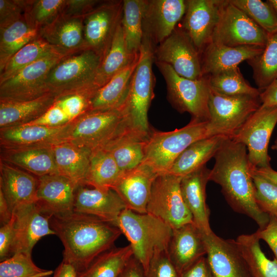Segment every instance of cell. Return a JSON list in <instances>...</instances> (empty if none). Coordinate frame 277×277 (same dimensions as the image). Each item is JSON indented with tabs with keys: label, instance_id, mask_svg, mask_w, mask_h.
Here are the masks:
<instances>
[{
	"label": "cell",
	"instance_id": "7dc6e473",
	"mask_svg": "<svg viewBox=\"0 0 277 277\" xmlns=\"http://www.w3.org/2000/svg\"><path fill=\"white\" fill-rule=\"evenodd\" d=\"M256 203L260 209L269 216L277 217V184L252 172Z\"/></svg>",
	"mask_w": 277,
	"mask_h": 277
},
{
	"label": "cell",
	"instance_id": "816d5d0a",
	"mask_svg": "<svg viewBox=\"0 0 277 277\" xmlns=\"http://www.w3.org/2000/svg\"><path fill=\"white\" fill-rule=\"evenodd\" d=\"M15 216L13 213L11 220L2 225L0 228V260L3 261L10 257L14 238Z\"/></svg>",
	"mask_w": 277,
	"mask_h": 277
},
{
	"label": "cell",
	"instance_id": "3957f363",
	"mask_svg": "<svg viewBox=\"0 0 277 277\" xmlns=\"http://www.w3.org/2000/svg\"><path fill=\"white\" fill-rule=\"evenodd\" d=\"M129 241L133 256L146 272L156 253L167 251L173 229L149 214L124 209L113 224Z\"/></svg>",
	"mask_w": 277,
	"mask_h": 277
},
{
	"label": "cell",
	"instance_id": "8fae6325",
	"mask_svg": "<svg viewBox=\"0 0 277 277\" xmlns=\"http://www.w3.org/2000/svg\"><path fill=\"white\" fill-rule=\"evenodd\" d=\"M276 123L277 107L261 106L231 138L246 147L249 161L253 168L271 166L268 148Z\"/></svg>",
	"mask_w": 277,
	"mask_h": 277
},
{
	"label": "cell",
	"instance_id": "11a10c76",
	"mask_svg": "<svg viewBox=\"0 0 277 277\" xmlns=\"http://www.w3.org/2000/svg\"><path fill=\"white\" fill-rule=\"evenodd\" d=\"M180 277H214L207 257L200 258L180 274Z\"/></svg>",
	"mask_w": 277,
	"mask_h": 277
},
{
	"label": "cell",
	"instance_id": "6f0895ef",
	"mask_svg": "<svg viewBox=\"0 0 277 277\" xmlns=\"http://www.w3.org/2000/svg\"><path fill=\"white\" fill-rule=\"evenodd\" d=\"M120 277H145V271L142 265L133 256Z\"/></svg>",
	"mask_w": 277,
	"mask_h": 277
},
{
	"label": "cell",
	"instance_id": "8d00e7d4",
	"mask_svg": "<svg viewBox=\"0 0 277 277\" xmlns=\"http://www.w3.org/2000/svg\"><path fill=\"white\" fill-rule=\"evenodd\" d=\"M133 257L130 245L114 247L96 258L77 277H120L127 264Z\"/></svg>",
	"mask_w": 277,
	"mask_h": 277
},
{
	"label": "cell",
	"instance_id": "f5cc1de1",
	"mask_svg": "<svg viewBox=\"0 0 277 277\" xmlns=\"http://www.w3.org/2000/svg\"><path fill=\"white\" fill-rule=\"evenodd\" d=\"M101 1L66 0L62 14L75 16H84Z\"/></svg>",
	"mask_w": 277,
	"mask_h": 277
},
{
	"label": "cell",
	"instance_id": "c3c4849f",
	"mask_svg": "<svg viewBox=\"0 0 277 277\" xmlns=\"http://www.w3.org/2000/svg\"><path fill=\"white\" fill-rule=\"evenodd\" d=\"M145 277H180L167 251L156 253L145 272Z\"/></svg>",
	"mask_w": 277,
	"mask_h": 277
},
{
	"label": "cell",
	"instance_id": "4316f807",
	"mask_svg": "<svg viewBox=\"0 0 277 277\" xmlns=\"http://www.w3.org/2000/svg\"><path fill=\"white\" fill-rule=\"evenodd\" d=\"M52 145L1 147V160L37 177L59 174Z\"/></svg>",
	"mask_w": 277,
	"mask_h": 277
},
{
	"label": "cell",
	"instance_id": "ba28073f",
	"mask_svg": "<svg viewBox=\"0 0 277 277\" xmlns=\"http://www.w3.org/2000/svg\"><path fill=\"white\" fill-rule=\"evenodd\" d=\"M101 61V57L89 49L65 56L49 72L46 85L56 95L95 86L94 81Z\"/></svg>",
	"mask_w": 277,
	"mask_h": 277
},
{
	"label": "cell",
	"instance_id": "f907efd6",
	"mask_svg": "<svg viewBox=\"0 0 277 277\" xmlns=\"http://www.w3.org/2000/svg\"><path fill=\"white\" fill-rule=\"evenodd\" d=\"M70 121L63 110L54 103L40 117L25 125L58 127L69 123Z\"/></svg>",
	"mask_w": 277,
	"mask_h": 277
},
{
	"label": "cell",
	"instance_id": "83f0119b",
	"mask_svg": "<svg viewBox=\"0 0 277 277\" xmlns=\"http://www.w3.org/2000/svg\"><path fill=\"white\" fill-rule=\"evenodd\" d=\"M149 133L136 130L127 125L100 148L107 151L120 169L125 172L142 163Z\"/></svg>",
	"mask_w": 277,
	"mask_h": 277
},
{
	"label": "cell",
	"instance_id": "94428289",
	"mask_svg": "<svg viewBox=\"0 0 277 277\" xmlns=\"http://www.w3.org/2000/svg\"><path fill=\"white\" fill-rule=\"evenodd\" d=\"M253 170L258 174L277 184V171L273 170L271 166L265 168L253 169Z\"/></svg>",
	"mask_w": 277,
	"mask_h": 277
},
{
	"label": "cell",
	"instance_id": "ac0fdd59",
	"mask_svg": "<svg viewBox=\"0 0 277 277\" xmlns=\"http://www.w3.org/2000/svg\"><path fill=\"white\" fill-rule=\"evenodd\" d=\"M203 236L214 277H253L235 240H225L213 231Z\"/></svg>",
	"mask_w": 277,
	"mask_h": 277
},
{
	"label": "cell",
	"instance_id": "836d02e7",
	"mask_svg": "<svg viewBox=\"0 0 277 277\" xmlns=\"http://www.w3.org/2000/svg\"><path fill=\"white\" fill-rule=\"evenodd\" d=\"M227 138L215 135L195 141L176 158L167 174L183 177L206 165Z\"/></svg>",
	"mask_w": 277,
	"mask_h": 277
},
{
	"label": "cell",
	"instance_id": "9a60e30c",
	"mask_svg": "<svg viewBox=\"0 0 277 277\" xmlns=\"http://www.w3.org/2000/svg\"><path fill=\"white\" fill-rule=\"evenodd\" d=\"M154 60L170 65L182 77L193 80L203 77L201 54L181 26L154 48Z\"/></svg>",
	"mask_w": 277,
	"mask_h": 277
},
{
	"label": "cell",
	"instance_id": "d6a6232c",
	"mask_svg": "<svg viewBox=\"0 0 277 277\" xmlns=\"http://www.w3.org/2000/svg\"><path fill=\"white\" fill-rule=\"evenodd\" d=\"M55 97V94L49 93L29 101H0V129L24 125L35 120L53 105Z\"/></svg>",
	"mask_w": 277,
	"mask_h": 277
},
{
	"label": "cell",
	"instance_id": "bcb514c9",
	"mask_svg": "<svg viewBox=\"0 0 277 277\" xmlns=\"http://www.w3.org/2000/svg\"><path fill=\"white\" fill-rule=\"evenodd\" d=\"M54 271L41 268L31 254L15 253L0 263V277H50Z\"/></svg>",
	"mask_w": 277,
	"mask_h": 277
},
{
	"label": "cell",
	"instance_id": "7c38bea8",
	"mask_svg": "<svg viewBox=\"0 0 277 277\" xmlns=\"http://www.w3.org/2000/svg\"><path fill=\"white\" fill-rule=\"evenodd\" d=\"M269 35L229 0H224L211 42L228 47L265 46Z\"/></svg>",
	"mask_w": 277,
	"mask_h": 277
},
{
	"label": "cell",
	"instance_id": "f6af8a7d",
	"mask_svg": "<svg viewBox=\"0 0 277 277\" xmlns=\"http://www.w3.org/2000/svg\"><path fill=\"white\" fill-rule=\"evenodd\" d=\"M269 35L277 32V15L270 4L260 0H229Z\"/></svg>",
	"mask_w": 277,
	"mask_h": 277
},
{
	"label": "cell",
	"instance_id": "44dd1931",
	"mask_svg": "<svg viewBox=\"0 0 277 277\" xmlns=\"http://www.w3.org/2000/svg\"><path fill=\"white\" fill-rule=\"evenodd\" d=\"M157 176L148 166L141 163L124 172L112 189L122 199L127 208L146 213L152 187Z\"/></svg>",
	"mask_w": 277,
	"mask_h": 277
},
{
	"label": "cell",
	"instance_id": "60d3db41",
	"mask_svg": "<svg viewBox=\"0 0 277 277\" xmlns=\"http://www.w3.org/2000/svg\"><path fill=\"white\" fill-rule=\"evenodd\" d=\"M54 52L60 53L38 35L15 53L0 70V83L26 67Z\"/></svg>",
	"mask_w": 277,
	"mask_h": 277
},
{
	"label": "cell",
	"instance_id": "6125c7cd",
	"mask_svg": "<svg viewBox=\"0 0 277 277\" xmlns=\"http://www.w3.org/2000/svg\"><path fill=\"white\" fill-rule=\"evenodd\" d=\"M267 2L272 6L277 15V0H268Z\"/></svg>",
	"mask_w": 277,
	"mask_h": 277
},
{
	"label": "cell",
	"instance_id": "d4e9b609",
	"mask_svg": "<svg viewBox=\"0 0 277 277\" xmlns=\"http://www.w3.org/2000/svg\"><path fill=\"white\" fill-rule=\"evenodd\" d=\"M38 177L0 160V190L12 212L36 202Z\"/></svg>",
	"mask_w": 277,
	"mask_h": 277
},
{
	"label": "cell",
	"instance_id": "5bb4252c",
	"mask_svg": "<svg viewBox=\"0 0 277 277\" xmlns=\"http://www.w3.org/2000/svg\"><path fill=\"white\" fill-rule=\"evenodd\" d=\"M123 11V0L101 1L83 16L86 49L94 51L102 60L121 23Z\"/></svg>",
	"mask_w": 277,
	"mask_h": 277
},
{
	"label": "cell",
	"instance_id": "91938a15",
	"mask_svg": "<svg viewBox=\"0 0 277 277\" xmlns=\"http://www.w3.org/2000/svg\"><path fill=\"white\" fill-rule=\"evenodd\" d=\"M12 215L13 212L10 209L3 192L0 190V221L1 226L9 222L11 220Z\"/></svg>",
	"mask_w": 277,
	"mask_h": 277
},
{
	"label": "cell",
	"instance_id": "8992f818",
	"mask_svg": "<svg viewBox=\"0 0 277 277\" xmlns=\"http://www.w3.org/2000/svg\"><path fill=\"white\" fill-rule=\"evenodd\" d=\"M127 125L121 109L88 111L66 125L61 142L93 150L103 146Z\"/></svg>",
	"mask_w": 277,
	"mask_h": 277
},
{
	"label": "cell",
	"instance_id": "30bf717a",
	"mask_svg": "<svg viewBox=\"0 0 277 277\" xmlns=\"http://www.w3.org/2000/svg\"><path fill=\"white\" fill-rule=\"evenodd\" d=\"M181 179L169 174L158 175L153 182L147 206V213L172 229L193 223L181 193Z\"/></svg>",
	"mask_w": 277,
	"mask_h": 277
},
{
	"label": "cell",
	"instance_id": "f546056e",
	"mask_svg": "<svg viewBox=\"0 0 277 277\" xmlns=\"http://www.w3.org/2000/svg\"><path fill=\"white\" fill-rule=\"evenodd\" d=\"M140 52L124 69L98 88L93 96L89 111L120 109L127 96L132 75L137 67Z\"/></svg>",
	"mask_w": 277,
	"mask_h": 277
},
{
	"label": "cell",
	"instance_id": "680465c9",
	"mask_svg": "<svg viewBox=\"0 0 277 277\" xmlns=\"http://www.w3.org/2000/svg\"><path fill=\"white\" fill-rule=\"evenodd\" d=\"M52 277H77V272L71 264L62 261L54 271Z\"/></svg>",
	"mask_w": 277,
	"mask_h": 277
},
{
	"label": "cell",
	"instance_id": "4fadbf2b",
	"mask_svg": "<svg viewBox=\"0 0 277 277\" xmlns=\"http://www.w3.org/2000/svg\"><path fill=\"white\" fill-rule=\"evenodd\" d=\"M58 52L48 55L0 83L1 101H29L51 93L45 81L52 68L63 57Z\"/></svg>",
	"mask_w": 277,
	"mask_h": 277
},
{
	"label": "cell",
	"instance_id": "681fc988",
	"mask_svg": "<svg viewBox=\"0 0 277 277\" xmlns=\"http://www.w3.org/2000/svg\"><path fill=\"white\" fill-rule=\"evenodd\" d=\"M25 0H0V27L21 18L24 14Z\"/></svg>",
	"mask_w": 277,
	"mask_h": 277
},
{
	"label": "cell",
	"instance_id": "603a6c76",
	"mask_svg": "<svg viewBox=\"0 0 277 277\" xmlns=\"http://www.w3.org/2000/svg\"><path fill=\"white\" fill-rule=\"evenodd\" d=\"M126 205L112 189L101 190L79 185L76 190L73 211L96 216L112 224Z\"/></svg>",
	"mask_w": 277,
	"mask_h": 277
},
{
	"label": "cell",
	"instance_id": "f1b7e54d",
	"mask_svg": "<svg viewBox=\"0 0 277 277\" xmlns=\"http://www.w3.org/2000/svg\"><path fill=\"white\" fill-rule=\"evenodd\" d=\"M265 46L248 45L228 47L210 43L201 54L203 76L238 67L244 61L260 55Z\"/></svg>",
	"mask_w": 277,
	"mask_h": 277
},
{
	"label": "cell",
	"instance_id": "4dcf8cb0",
	"mask_svg": "<svg viewBox=\"0 0 277 277\" xmlns=\"http://www.w3.org/2000/svg\"><path fill=\"white\" fill-rule=\"evenodd\" d=\"M65 126L48 127L24 125L0 129L1 147L53 145L61 142Z\"/></svg>",
	"mask_w": 277,
	"mask_h": 277
},
{
	"label": "cell",
	"instance_id": "ffe728a7",
	"mask_svg": "<svg viewBox=\"0 0 277 277\" xmlns=\"http://www.w3.org/2000/svg\"><path fill=\"white\" fill-rule=\"evenodd\" d=\"M15 216L12 254H31L33 248L43 237L55 235L49 218L43 214L36 203L21 206L13 211Z\"/></svg>",
	"mask_w": 277,
	"mask_h": 277
},
{
	"label": "cell",
	"instance_id": "52a82bcc",
	"mask_svg": "<svg viewBox=\"0 0 277 277\" xmlns=\"http://www.w3.org/2000/svg\"><path fill=\"white\" fill-rule=\"evenodd\" d=\"M165 81L167 98L179 112H188L191 118L208 122L210 86L208 76L190 80L177 74L169 65L154 62Z\"/></svg>",
	"mask_w": 277,
	"mask_h": 277
},
{
	"label": "cell",
	"instance_id": "db71d44e",
	"mask_svg": "<svg viewBox=\"0 0 277 277\" xmlns=\"http://www.w3.org/2000/svg\"><path fill=\"white\" fill-rule=\"evenodd\" d=\"M255 233L260 240L264 241L268 245L277 259V217L270 216L266 227L259 228Z\"/></svg>",
	"mask_w": 277,
	"mask_h": 277
},
{
	"label": "cell",
	"instance_id": "7a4b0ae2",
	"mask_svg": "<svg viewBox=\"0 0 277 277\" xmlns=\"http://www.w3.org/2000/svg\"><path fill=\"white\" fill-rule=\"evenodd\" d=\"M49 221L64 246L63 261L73 266L77 272L85 270L98 255L113 248L122 234L109 222L75 211L53 216Z\"/></svg>",
	"mask_w": 277,
	"mask_h": 277
},
{
	"label": "cell",
	"instance_id": "6da1fadb",
	"mask_svg": "<svg viewBox=\"0 0 277 277\" xmlns=\"http://www.w3.org/2000/svg\"><path fill=\"white\" fill-rule=\"evenodd\" d=\"M209 181L221 187L228 204L235 212L254 220L260 229L266 227L270 216L258 206L254 196L252 172L246 147L227 137L214 156Z\"/></svg>",
	"mask_w": 277,
	"mask_h": 277
},
{
	"label": "cell",
	"instance_id": "b9f144b4",
	"mask_svg": "<svg viewBox=\"0 0 277 277\" xmlns=\"http://www.w3.org/2000/svg\"><path fill=\"white\" fill-rule=\"evenodd\" d=\"M247 62L258 89L263 91L277 78V32L269 35L262 53Z\"/></svg>",
	"mask_w": 277,
	"mask_h": 277
},
{
	"label": "cell",
	"instance_id": "2e32d148",
	"mask_svg": "<svg viewBox=\"0 0 277 277\" xmlns=\"http://www.w3.org/2000/svg\"><path fill=\"white\" fill-rule=\"evenodd\" d=\"M224 0H187L181 27L201 54L211 42Z\"/></svg>",
	"mask_w": 277,
	"mask_h": 277
},
{
	"label": "cell",
	"instance_id": "e0dca14e",
	"mask_svg": "<svg viewBox=\"0 0 277 277\" xmlns=\"http://www.w3.org/2000/svg\"><path fill=\"white\" fill-rule=\"evenodd\" d=\"M38 179L35 203L43 214L50 219L73 211L78 185L60 174L47 175Z\"/></svg>",
	"mask_w": 277,
	"mask_h": 277
},
{
	"label": "cell",
	"instance_id": "1f68e13d",
	"mask_svg": "<svg viewBox=\"0 0 277 277\" xmlns=\"http://www.w3.org/2000/svg\"><path fill=\"white\" fill-rule=\"evenodd\" d=\"M58 173L78 185H84L92 150L67 142L52 146Z\"/></svg>",
	"mask_w": 277,
	"mask_h": 277
},
{
	"label": "cell",
	"instance_id": "be15d7a7",
	"mask_svg": "<svg viewBox=\"0 0 277 277\" xmlns=\"http://www.w3.org/2000/svg\"><path fill=\"white\" fill-rule=\"evenodd\" d=\"M272 149L277 151V138L275 140L273 144L271 146Z\"/></svg>",
	"mask_w": 277,
	"mask_h": 277
},
{
	"label": "cell",
	"instance_id": "277c9868",
	"mask_svg": "<svg viewBox=\"0 0 277 277\" xmlns=\"http://www.w3.org/2000/svg\"><path fill=\"white\" fill-rule=\"evenodd\" d=\"M208 121L191 118L184 127L171 131L151 129L142 163L158 175L167 174L176 158L191 144L210 137Z\"/></svg>",
	"mask_w": 277,
	"mask_h": 277
},
{
	"label": "cell",
	"instance_id": "484cf974",
	"mask_svg": "<svg viewBox=\"0 0 277 277\" xmlns=\"http://www.w3.org/2000/svg\"><path fill=\"white\" fill-rule=\"evenodd\" d=\"M206 252L203 233L194 223L173 229L167 253L180 274Z\"/></svg>",
	"mask_w": 277,
	"mask_h": 277
},
{
	"label": "cell",
	"instance_id": "d6986e66",
	"mask_svg": "<svg viewBox=\"0 0 277 277\" xmlns=\"http://www.w3.org/2000/svg\"><path fill=\"white\" fill-rule=\"evenodd\" d=\"M186 9V2L184 0H146L143 35L156 47L171 34Z\"/></svg>",
	"mask_w": 277,
	"mask_h": 277
},
{
	"label": "cell",
	"instance_id": "9f6ffc18",
	"mask_svg": "<svg viewBox=\"0 0 277 277\" xmlns=\"http://www.w3.org/2000/svg\"><path fill=\"white\" fill-rule=\"evenodd\" d=\"M260 98L262 106L277 107V78L261 92Z\"/></svg>",
	"mask_w": 277,
	"mask_h": 277
},
{
	"label": "cell",
	"instance_id": "7402d4cb",
	"mask_svg": "<svg viewBox=\"0 0 277 277\" xmlns=\"http://www.w3.org/2000/svg\"><path fill=\"white\" fill-rule=\"evenodd\" d=\"M39 36L64 56L86 50L83 16L61 14L41 28Z\"/></svg>",
	"mask_w": 277,
	"mask_h": 277
},
{
	"label": "cell",
	"instance_id": "5b68a950",
	"mask_svg": "<svg viewBox=\"0 0 277 277\" xmlns=\"http://www.w3.org/2000/svg\"><path fill=\"white\" fill-rule=\"evenodd\" d=\"M155 47L150 39L143 35L138 63L132 75L127 96L120 108L130 127L148 133L151 130L148 111L154 96L152 64Z\"/></svg>",
	"mask_w": 277,
	"mask_h": 277
},
{
	"label": "cell",
	"instance_id": "9c48e42d",
	"mask_svg": "<svg viewBox=\"0 0 277 277\" xmlns=\"http://www.w3.org/2000/svg\"><path fill=\"white\" fill-rule=\"evenodd\" d=\"M261 106L260 96L224 95L210 87L208 101L210 136L231 138Z\"/></svg>",
	"mask_w": 277,
	"mask_h": 277
},
{
	"label": "cell",
	"instance_id": "ab89813d",
	"mask_svg": "<svg viewBox=\"0 0 277 277\" xmlns=\"http://www.w3.org/2000/svg\"><path fill=\"white\" fill-rule=\"evenodd\" d=\"M145 4L146 0H123L121 25L127 49L131 54L138 53L142 44Z\"/></svg>",
	"mask_w": 277,
	"mask_h": 277
},
{
	"label": "cell",
	"instance_id": "cb8c5ba5",
	"mask_svg": "<svg viewBox=\"0 0 277 277\" xmlns=\"http://www.w3.org/2000/svg\"><path fill=\"white\" fill-rule=\"evenodd\" d=\"M210 170L205 165L182 177L180 183L181 193L193 223L205 234L212 231L209 223L210 210L206 201Z\"/></svg>",
	"mask_w": 277,
	"mask_h": 277
},
{
	"label": "cell",
	"instance_id": "d590c367",
	"mask_svg": "<svg viewBox=\"0 0 277 277\" xmlns=\"http://www.w3.org/2000/svg\"><path fill=\"white\" fill-rule=\"evenodd\" d=\"M123 172L107 151L96 148L92 150L84 185L101 190L112 189Z\"/></svg>",
	"mask_w": 277,
	"mask_h": 277
},
{
	"label": "cell",
	"instance_id": "ee69618b",
	"mask_svg": "<svg viewBox=\"0 0 277 277\" xmlns=\"http://www.w3.org/2000/svg\"><path fill=\"white\" fill-rule=\"evenodd\" d=\"M66 0H25L24 16L29 25L39 30L62 13Z\"/></svg>",
	"mask_w": 277,
	"mask_h": 277
},
{
	"label": "cell",
	"instance_id": "e575fe53",
	"mask_svg": "<svg viewBox=\"0 0 277 277\" xmlns=\"http://www.w3.org/2000/svg\"><path fill=\"white\" fill-rule=\"evenodd\" d=\"M137 54H131L128 52L121 23L107 53L101 61L94 81V85L98 88L105 85L115 75L127 66Z\"/></svg>",
	"mask_w": 277,
	"mask_h": 277
},
{
	"label": "cell",
	"instance_id": "f35d334b",
	"mask_svg": "<svg viewBox=\"0 0 277 277\" xmlns=\"http://www.w3.org/2000/svg\"><path fill=\"white\" fill-rule=\"evenodd\" d=\"M38 32L29 25L24 14L13 23L0 27V70L20 49L37 37Z\"/></svg>",
	"mask_w": 277,
	"mask_h": 277
},
{
	"label": "cell",
	"instance_id": "74e56055",
	"mask_svg": "<svg viewBox=\"0 0 277 277\" xmlns=\"http://www.w3.org/2000/svg\"><path fill=\"white\" fill-rule=\"evenodd\" d=\"M255 232L242 234L236 240L253 277H277V259L267 258L262 250Z\"/></svg>",
	"mask_w": 277,
	"mask_h": 277
},
{
	"label": "cell",
	"instance_id": "7bdbcfd3",
	"mask_svg": "<svg viewBox=\"0 0 277 277\" xmlns=\"http://www.w3.org/2000/svg\"><path fill=\"white\" fill-rule=\"evenodd\" d=\"M208 76L211 88L220 94L260 96L261 91L246 82L238 67L222 70Z\"/></svg>",
	"mask_w": 277,
	"mask_h": 277
}]
</instances>
